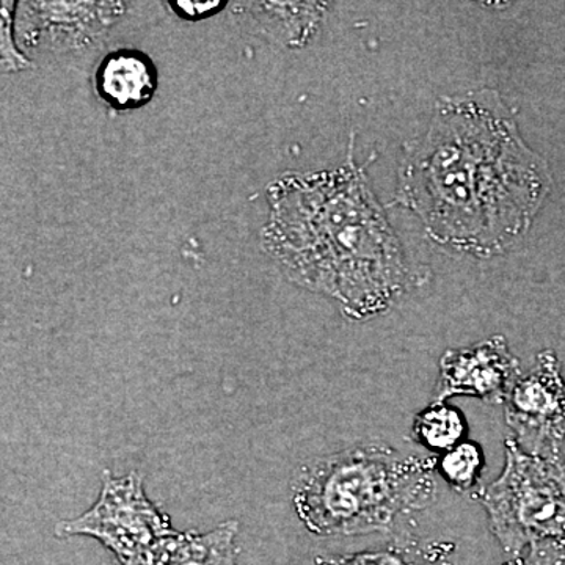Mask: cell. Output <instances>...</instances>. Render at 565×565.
Masks as SVG:
<instances>
[{
	"mask_svg": "<svg viewBox=\"0 0 565 565\" xmlns=\"http://www.w3.org/2000/svg\"><path fill=\"white\" fill-rule=\"evenodd\" d=\"M267 202L264 250L289 280L338 300L349 318L385 313L411 289L403 244L352 147L340 169L277 178Z\"/></svg>",
	"mask_w": 565,
	"mask_h": 565,
	"instance_id": "obj_2",
	"label": "cell"
},
{
	"mask_svg": "<svg viewBox=\"0 0 565 565\" xmlns=\"http://www.w3.org/2000/svg\"><path fill=\"white\" fill-rule=\"evenodd\" d=\"M316 565H452L451 548L441 542L405 537L374 552L318 557Z\"/></svg>",
	"mask_w": 565,
	"mask_h": 565,
	"instance_id": "obj_12",
	"label": "cell"
},
{
	"mask_svg": "<svg viewBox=\"0 0 565 565\" xmlns=\"http://www.w3.org/2000/svg\"><path fill=\"white\" fill-rule=\"evenodd\" d=\"M508 565H565V541L537 542Z\"/></svg>",
	"mask_w": 565,
	"mask_h": 565,
	"instance_id": "obj_16",
	"label": "cell"
},
{
	"mask_svg": "<svg viewBox=\"0 0 565 565\" xmlns=\"http://www.w3.org/2000/svg\"><path fill=\"white\" fill-rule=\"evenodd\" d=\"M169 6L173 13L182 20L200 21L203 18L214 17L215 13L225 9L228 3L221 2V0H212V2H185V0L182 2V0H178V2H169Z\"/></svg>",
	"mask_w": 565,
	"mask_h": 565,
	"instance_id": "obj_17",
	"label": "cell"
},
{
	"mask_svg": "<svg viewBox=\"0 0 565 565\" xmlns=\"http://www.w3.org/2000/svg\"><path fill=\"white\" fill-rule=\"evenodd\" d=\"M437 460L367 444L307 465L294 482L297 515L311 533L392 531L437 497Z\"/></svg>",
	"mask_w": 565,
	"mask_h": 565,
	"instance_id": "obj_3",
	"label": "cell"
},
{
	"mask_svg": "<svg viewBox=\"0 0 565 565\" xmlns=\"http://www.w3.org/2000/svg\"><path fill=\"white\" fill-rule=\"evenodd\" d=\"M552 189L500 93L444 96L423 137L405 147L394 202L451 250L492 258L530 230Z\"/></svg>",
	"mask_w": 565,
	"mask_h": 565,
	"instance_id": "obj_1",
	"label": "cell"
},
{
	"mask_svg": "<svg viewBox=\"0 0 565 565\" xmlns=\"http://www.w3.org/2000/svg\"><path fill=\"white\" fill-rule=\"evenodd\" d=\"M17 2L3 0L0 9V55H2V73H17L31 68L32 63L18 50L13 40V10Z\"/></svg>",
	"mask_w": 565,
	"mask_h": 565,
	"instance_id": "obj_15",
	"label": "cell"
},
{
	"mask_svg": "<svg viewBox=\"0 0 565 565\" xmlns=\"http://www.w3.org/2000/svg\"><path fill=\"white\" fill-rule=\"evenodd\" d=\"M95 90L106 106L117 111L147 106L158 88V70L145 52L118 50L99 62Z\"/></svg>",
	"mask_w": 565,
	"mask_h": 565,
	"instance_id": "obj_10",
	"label": "cell"
},
{
	"mask_svg": "<svg viewBox=\"0 0 565 565\" xmlns=\"http://www.w3.org/2000/svg\"><path fill=\"white\" fill-rule=\"evenodd\" d=\"M465 423L462 415L456 408L444 404L427 407L415 418L412 427V438L416 444L433 451H451L462 444Z\"/></svg>",
	"mask_w": 565,
	"mask_h": 565,
	"instance_id": "obj_13",
	"label": "cell"
},
{
	"mask_svg": "<svg viewBox=\"0 0 565 565\" xmlns=\"http://www.w3.org/2000/svg\"><path fill=\"white\" fill-rule=\"evenodd\" d=\"M61 537L90 535L117 555L120 564L136 559L162 539L177 534L169 516L161 514L145 494L139 473L122 478L104 476L103 490L90 511L58 523Z\"/></svg>",
	"mask_w": 565,
	"mask_h": 565,
	"instance_id": "obj_5",
	"label": "cell"
},
{
	"mask_svg": "<svg viewBox=\"0 0 565 565\" xmlns=\"http://www.w3.org/2000/svg\"><path fill=\"white\" fill-rule=\"evenodd\" d=\"M484 467V455L478 445L462 441L441 459V475L457 492H468L478 484Z\"/></svg>",
	"mask_w": 565,
	"mask_h": 565,
	"instance_id": "obj_14",
	"label": "cell"
},
{
	"mask_svg": "<svg viewBox=\"0 0 565 565\" xmlns=\"http://www.w3.org/2000/svg\"><path fill=\"white\" fill-rule=\"evenodd\" d=\"M17 36L36 57H84L125 18V2H21Z\"/></svg>",
	"mask_w": 565,
	"mask_h": 565,
	"instance_id": "obj_6",
	"label": "cell"
},
{
	"mask_svg": "<svg viewBox=\"0 0 565 565\" xmlns=\"http://www.w3.org/2000/svg\"><path fill=\"white\" fill-rule=\"evenodd\" d=\"M479 500L494 537L511 555H522L537 542H564V456L546 459L526 455L509 438L503 473Z\"/></svg>",
	"mask_w": 565,
	"mask_h": 565,
	"instance_id": "obj_4",
	"label": "cell"
},
{
	"mask_svg": "<svg viewBox=\"0 0 565 565\" xmlns=\"http://www.w3.org/2000/svg\"><path fill=\"white\" fill-rule=\"evenodd\" d=\"M505 423L526 455L561 457L565 441V382L556 353L545 349L505 399Z\"/></svg>",
	"mask_w": 565,
	"mask_h": 565,
	"instance_id": "obj_7",
	"label": "cell"
},
{
	"mask_svg": "<svg viewBox=\"0 0 565 565\" xmlns=\"http://www.w3.org/2000/svg\"><path fill=\"white\" fill-rule=\"evenodd\" d=\"M236 522L225 523L207 534L177 533L120 565H236Z\"/></svg>",
	"mask_w": 565,
	"mask_h": 565,
	"instance_id": "obj_11",
	"label": "cell"
},
{
	"mask_svg": "<svg viewBox=\"0 0 565 565\" xmlns=\"http://www.w3.org/2000/svg\"><path fill=\"white\" fill-rule=\"evenodd\" d=\"M233 13L248 31L288 50L303 47L316 32L327 3L321 2H234Z\"/></svg>",
	"mask_w": 565,
	"mask_h": 565,
	"instance_id": "obj_9",
	"label": "cell"
},
{
	"mask_svg": "<svg viewBox=\"0 0 565 565\" xmlns=\"http://www.w3.org/2000/svg\"><path fill=\"white\" fill-rule=\"evenodd\" d=\"M520 375L519 360L509 351L504 338L498 334L473 348L446 351L440 360L434 404H444L452 396L504 404Z\"/></svg>",
	"mask_w": 565,
	"mask_h": 565,
	"instance_id": "obj_8",
	"label": "cell"
}]
</instances>
